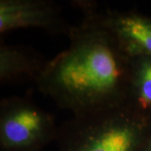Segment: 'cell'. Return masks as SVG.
Wrapping results in <instances>:
<instances>
[{
    "mask_svg": "<svg viewBox=\"0 0 151 151\" xmlns=\"http://www.w3.org/2000/svg\"><path fill=\"white\" fill-rule=\"evenodd\" d=\"M69 47L49 60L35 81L39 92L73 115L128 103L130 58L101 27L71 26Z\"/></svg>",
    "mask_w": 151,
    "mask_h": 151,
    "instance_id": "6da1fadb",
    "label": "cell"
},
{
    "mask_svg": "<svg viewBox=\"0 0 151 151\" xmlns=\"http://www.w3.org/2000/svg\"><path fill=\"white\" fill-rule=\"evenodd\" d=\"M151 115L130 103L73 115L59 127L57 151H139Z\"/></svg>",
    "mask_w": 151,
    "mask_h": 151,
    "instance_id": "7a4b0ae2",
    "label": "cell"
},
{
    "mask_svg": "<svg viewBox=\"0 0 151 151\" xmlns=\"http://www.w3.org/2000/svg\"><path fill=\"white\" fill-rule=\"evenodd\" d=\"M58 131L54 115L30 98L14 96L1 100V151H41L56 141Z\"/></svg>",
    "mask_w": 151,
    "mask_h": 151,
    "instance_id": "3957f363",
    "label": "cell"
},
{
    "mask_svg": "<svg viewBox=\"0 0 151 151\" xmlns=\"http://www.w3.org/2000/svg\"><path fill=\"white\" fill-rule=\"evenodd\" d=\"M74 3L83 20L106 30L127 56H151V17L134 10L101 9L92 1Z\"/></svg>",
    "mask_w": 151,
    "mask_h": 151,
    "instance_id": "277c9868",
    "label": "cell"
},
{
    "mask_svg": "<svg viewBox=\"0 0 151 151\" xmlns=\"http://www.w3.org/2000/svg\"><path fill=\"white\" fill-rule=\"evenodd\" d=\"M37 28L51 34H68V25L59 5L50 0H1L0 33Z\"/></svg>",
    "mask_w": 151,
    "mask_h": 151,
    "instance_id": "5b68a950",
    "label": "cell"
},
{
    "mask_svg": "<svg viewBox=\"0 0 151 151\" xmlns=\"http://www.w3.org/2000/svg\"><path fill=\"white\" fill-rule=\"evenodd\" d=\"M48 63L32 49L0 42V83L14 84L37 80Z\"/></svg>",
    "mask_w": 151,
    "mask_h": 151,
    "instance_id": "8992f818",
    "label": "cell"
},
{
    "mask_svg": "<svg viewBox=\"0 0 151 151\" xmlns=\"http://www.w3.org/2000/svg\"><path fill=\"white\" fill-rule=\"evenodd\" d=\"M128 102L151 115V56L130 58Z\"/></svg>",
    "mask_w": 151,
    "mask_h": 151,
    "instance_id": "52a82bcc",
    "label": "cell"
},
{
    "mask_svg": "<svg viewBox=\"0 0 151 151\" xmlns=\"http://www.w3.org/2000/svg\"><path fill=\"white\" fill-rule=\"evenodd\" d=\"M139 151H151V134L147 138V139L142 145Z\"/></svg>",
    "mask_w": 151,
    "mask_h": 151,
    "instance_id": "ba28073f",
    "label": "cell"
}]
</instances>
